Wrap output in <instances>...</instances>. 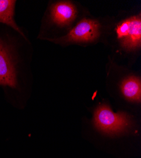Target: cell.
Instances as JSON below:
<instances>
[{
	"label": "cell",
	"instance_id": "obj_3",
	"mask_svg": "<svg viewBox=\"0 0 141 158\" xmlns=\"http://www.w3.org/2000/svg\"><path fill=\"white\" fill-rule=\"evenodd\" d=\"M101 34L99 22L91 19H83L67 35L60 38H44L58 44L88 43L96 41Z\"/></svg>",
	"mask_w": 141,
	"mask_h": 158
},
{
	"label": "cell",
	"instance_id": "obj_4",
	"mask_svg": "<svg viewBox=\"0 0 141 158\" xmlns=\"http://www.w3.org/2000/svg\"><path fill=\"white\" fill-rule=\"evenodd\" d=\"M122 48L132 51L141 47V15H135L120 22L115 28Z\"/></svg>",
	"mask_w": 141,
	"mask_h": 158
},
{
	"label": "cell",
	"instance_id": "obj_2",
	"mask_svg": "<svg viewBox=\"0 0 141 158\" xmlns=\"http://www.w3.org/2000/svg\"><path fill=\"white\" fill-rule=\"evenodd\" d=\"M93 123L98 130L108 135L123 133L131 126L130 118L126 113H114L105 104L96 109Z\"/></svg>",
	"mask_w": 141,
	"mask_h": 158
},
{
	"label": "cell",
	"instance_id": "obj_1",
	"mask_svg": "<svg viewBox=\"0 0 141 158\" xmlns=\"http://www.w3.org/2000/svg\"><path fill=\"white\" fill-rule=\"evenodd\" d=\"M15 44L0 32V87L21 90L19 60Z\"/></svg>",
	"mask_w": 141,
	"mask_h": 158
},
{
	"label": "cell",
	"instance_id": "obj_6",
	"mask_svg": "<svg viewBox=\"0 0 141 158\" xmlns=\"http://www.w3.org/2000/svg\"><path fill=\"white\" fill-rule=\"evenodd\" d=\"M16 3L15 0H0V23L8 26L23 37H27L15 20Z\"/></svg>",
	"mask_w": 141,
	"mask_h": 158
},
{
	"label": "cell",
	"instance_id": "obj_7",
	"mask_svg": "<svg viewBox=\"0 0 141 158\" xmlns=\"http://www.w3.org/2000/svg\"><path fill=\"white\" fill-rule=\"evenodd\" d=\"M120 89L126 99L131 102H140L141 81L140 78L131 76L124 79L121 84Z\"/></svg>",
	"mask_w": 141,
	"mask_h": 158
},
{
	"label": "cell",
	"instance_id": "obj_5",
	"mask_svg": "<svg viewBox=\"0 0 141 158\" xmlns=\"http://www.w3.org/2000/svg\"><path fill=\"white\" fill-rule=\"evenodd\" d=\"M77 15V10L70 2H59L53 3L49 8L51 21L61 27L69 25L75 19Z\"/></svg>",
	"mask_w": 141,
	"mask_h": 158
}]
</instances>
